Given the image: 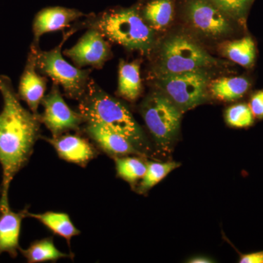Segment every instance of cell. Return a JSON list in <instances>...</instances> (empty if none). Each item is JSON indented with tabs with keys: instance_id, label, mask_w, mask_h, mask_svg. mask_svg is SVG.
Segmentation results:
<instances>
[{
	"instance_id": "cell-1",
	"label": "cell",
	"mask_w": 263,
	"mask_h": 263,
	"mask_svg": "<svg viewBox=\"0 0 263 263\" xmlns=\"http://www.w3.org/2000/svg\"><path fill=\"white\" fill-rule=\"evenodd\" d=\"M0 94L3 100L0 112V164L3 172L0 200L8 201V190L15 174L32 155L40 136L39 116L22 106L11 79L0 75Z\"/></svg>"
},
{
	"instance_id": "cell-2",
	"label": "cell",
	"mask_w": 263,
	"mask_h": 263,
	"mask_svg": "<svg viewBox=\"0 0 263 263\" xmlns=\"http://www.w3.org/2000/svg\"><path fill=\"white\" fill-rule=\"evenodd\" d=\"M79 102V113L85 122H97L110 127L125 137L143 155L151 152L144 133L129 109L104 91L92 79Z\"/></svg>"
},
{
	"instance_id": "cell-3",
	"label": "cell",
	"mask_w": 263,
	"mask_h": 263,
	"mask_svg": "<svg viewBox=\"0 0 263 263\" xmlns=\"http://www.w3.org/2000/svg\"><path fill=\"white\" fill-rule=\"evenodd\" d=\"M94 28L111 42L123 47L148 53L155 45V32L136 7L104 12L89 20Z\"/></svg>"
},
{
	"instance_id": "cell-4",
	"label": "cell",
	"mask_w": 263,
	"mask_h": 263,
	"mask_svg": "<svg viewBox=\"0 0 263 263\" xmlns=\"http://www.w3.org/2000/svg\"><path fill=\"white\" fill-rule=\"evenodd\" d=\"M141 113L161 155H169L179 136L182 112L162 91L148 95Z\"/></svg>"
},
{
	"instance_id": "cell-5",
	"label": "cell",
	"mask_w": 263,
	"mask_h": 263,
	"mask_svg": "<svg viewBox=\"0 0 263 263\" xmlns=\"http://www.w3.org/2000/svg\"><path fill=\"white\" fill-rule=\"evenodd\" d=\"M71 35L65 36L61 43L53 49L42 51L38 46L35 50L36 68L41 75L50 78L53 84L62 86L67 98L80 100L86 93L90 80L91 70H82L66 61L62 54V47L66 40Z\"/></svg>"
},
{
	"instance_id": "cell-6",
	"label": "cell",
	"mask_w": 263,
	"mask_h": 263,
	"mask_svg": "<svg viewBox=\"0 0 263 263\" xmlns=\"http://www.w3.org/2000/svg\"><path fill=\"white\" fill-rule=\"evenodd\" d=\"M218 60L190 38L176 34L161 46L158 75L206 70L217 65Z\"/></svg>"
},
{
	"instance_id": "cell-7",
	"label": "cell",
	"mask_w": 263,
	"mask_h": 263,
	"mask_svg": "<svg viewBox=\"0 0 263 263\" xmlns=\"http://www.w3.org/2000/svg\"><path fill=\"white\" fill-rule=\"evenodd\" d=\"M209 78L206 70L164 74L158 75L157 84L183 113L207 100Z\"/></svg>"
},
{
	"instance_id": "cell-8",
	"label": "cell",
	"mask_w": 263,
	"mask_h": 263,
	"mask_svg": "<svg viewBox=\"0 0 263 263\" xmlns=\"http://www.w3.org/2000/svg\"><path fill=\"white\" fill-rule=\"evenodd\" d=\"M41 104L44 110L42 115L39 116L40 121L49 129L53 138L67 131L77 130L85 122L82 115L74 111L66 103L59 85L53 84L51 91L45 95Z\"/></svg>"
},
{
	"instance_id": "cell-9",
	"label": "cell",
	"mask_w": 263,
	"mask_h": 263,
	"mask_svg": "<svg viewBox=\"0 0 263 263\" xmlns=\"http://www.w3.org/2000/svg\"><path fill=\"white\" fill-rule=\"evenodd\" d=\"M185 11L190 25L203 35L219 38L233 32L229 18L209 0H188Z\"/></svg>"
},
{
	"instance_id": "cell-10",
	"label": "cell",
	"mask_w": 263,
	"mask_h": 263,
	"mask_svg": "<svg viewBox=\"0 0 263 263\" xmlns=\"http://www.w3.org/2000/svg\"><path fill=\"white\" fill-rule=\"evenodd\" d=\"M79 68L90 66L100 69L111 56L110 46L99 31L90 28L72 47L63 52Z\"/></svg>"
},
{
	"instance_id": "cell-11",
	"label": "cell",
	"mask_w": 263,
	"mask_h": 263,
	"mask_svg": "<svg viewBox=\"0 0 263 263\" xmlns=\"http://www.w3.org/2000/svg\"><path fill=\"white\" fill-rule=\"evenodd\" d=\"M47 78L41 76L36 68L35 50L32 45L27 64L19 81L18 95L28 105L33 114L38 115V107L45 97Z\"/></svg>"
},
{
	"instance_id": "cell-12",
	"label": "cell",
	"mask_w": 263,
	"mask_h": 263,
	"mask_svg": "<svg viewBox=\"0 0 263 263\" xmlns=\"http://www.w3.org/2000/svg\"><path fill=\"white\" fill-rule=\"evenodd\" d=\"M80 10L62 6L48 7L43 8L34 16L32 31L34 42L38 46L40 38L47 33L63 30L69 27L72 22L84 16Z\"/></svg>"
},
{
	"instance_id": "cell-13",
	"label": "cell",
	"mask_w": 263,
	"mask_h": 263,
	"mask_svg": "<svg viewBox=\"0 0 263 263\" xmlns=\"http://www.w3.org/2000/svg\"><path fill=\"white\" fill-rule=\"evenodd\" d=\"M85 131L100 148L110 155H143L125 137L99 123L87 122Z\"/></svg>"
},
{
	"instance_id": "cell-14",
	"label": "cell",
	"mask_w": 263,
	"mask_h": 263,
	"mask_svg": "<svg viewBox=\"0 0 263 263\" xmlns=\"http://www.w3.org/2000/svg\"><path fill=\"white\" fill-rule=\"evenodd\" d=\"M62 160L79 165H86L96 155L94 147L87 140L77 135H61L46 138Z\"/></svg>"
},
{
	"instance_id": "cell-15",
	"label": "cell",
	"mask_w": 263,
	"mask_h": 263,
	"mask_svg": "<svg viewBox=\"0 0 263 263\" xmlns=\"http://www.w3.org/2000/svg\"><path fill=\"white\" fill-rule=\"evenodd\" d=\"M0 254L8 252L16 255L22 219L26 211L15 213L10 210L8 201H0Z\"/></svg>"
},
{
	"instance_id": "cell-16",
	"label": "cell",
	"mask_w": 263,
	"mask_h": 263,
	"mask_svg": "<svg viewBox=\"0 0 263 263\" xmlns=\"http://www.w3.org/2000/svg\"><path fill=\"white\" fill-rule=\"evenodd\" d=\"M142 91L140 62H125L121 60L119 65V84L117 94L128 101L134 102Z\"/></svg>"
},
{
	"instance_id": "cell-17",
	"label": "cell",
	"mask_w": 263,
	"mask_h": 263,
	"mask_svg": "<svg viewBox=\"0 0 263 263\" xmlns=\"http://www.w3.org/2000/svg\"><path fill=\"white\" fill-rule=\"evenodd\" d=\"M26 216L34 218L41 221L55 234L67 240L69 245L72 237L79 235L81 233L71 221L70 216L65 213L48 212L43 214H32L26 212Z\"/></svg>"
},
{
	"instance_id": "cell-18",
	"label": "cell",
	"mask_w": 263,
	"mask_h": 263,
	"mask_svg": "<svg viewBox=\"0 0 263 263\" xmlns=\"http://www.w3.org/2000/svg\"><path fill=\"white\" fill-rule=\"evenodd\" d=\"M250 83L241 76L222 78L213 81L210 91L215 98L224 101L231 102L243 98L248 91Z\"/></svg>"
},
{
	"instance_id": "cell-19",
	"label": "cell",
	"mask_w": 263,
	"mask_h": 263,
	"mask_svg": "<svg viewBox=\"0 0 263 263\" xmlns=\"http://www.w3.org/2000/svg\"><path fill=\"white\" fill-rule=\"evenodd\" d=\"M221 50L224 57L246 68L252 67L255 62V43L249 36L224 43Z\"/></svg>"
},
{
	"instance_id": "cell-20",
	"label": "cell",
	"mask_w": 263,
	"mask_h": 263,
	"mask_svg": "<svg viewBox=\"0 0 263 263\" xmlns=\"http://www.w3.org/2000/svg\"><path fill=\"white\" fill-rule=\"evenodd\" d=\"M174 15L171 0H154L145 6L142 16L152 29H163L171 23Z\"/></svg>"
},
{
	"instance_id": "cell-21",
	"label": "cell",
	"mask_w": 263,
	"mask_h": 263,
	"mask_svg": "<svg viewBox=\"0 0 263 263\" xmlns=\"http://www.w3.org/2000/svg\"><path fill=\"white\" fill-rule=\"evenodd\" d=\"M19 249L28 262L32 263L56 261L59 259L70 257L69 254L63 253L57 249L51 238L34 242L28 249Z\"/></svg>"
},
{
	"instance_id": "cell-22",
	"label": "cell",
	"mask_w": 263,
	"mask_h": 263,
	"mask_svg": "<svg viewBox=\"0 0 263 263\" xmlns=\"http://www.w3.org/2000/svg\"><path fill=\"white\" fill-rule=\"evenodd\" d=\"M181 164L176 162H155L146 163V171L140 184L139 190L141 193H146L155 185L160 183L162 179L179 167Z\"/></svg>"
},
{
	"instance_id": "cell-23",
	"label": "cell",
	"mask_w": 263,
	"mask_h": 263,
	"mask_svg": "<svg viewBox=\"0 0 263 263\" xmlns=\"http://www.w3.org/2000/svg\"><path fill=\"white\" fill-rule=\"evenodd\" d=\"M117 174L131 184L143 179L146 171V163L136 157H117L115 159Z\"/></svg>"
},
{
	"instance_id": "cell-24",
	"label": "cell",
	"mask_w": 263,
	"mask_h": 263,
	"mask_svg": "<svg viewBox=\"0 0 263 263\" xmlns=\"http://www.w3.org/2000/svg\"><path fill=\"white\" fill-rule=\"evenodd\" d=\"M229 18L245 23L254 0H209Z\"/></svg>"
},
{
	"instance_id": "cell-25",
	"label": "cell",
	"mask_w": 263,
	"mask_h": 263,
	"mask_svg": "<svg viewBox=\"0 0 263 263\" xmlns=\"http://www.w3.org/2000/svg\"><path fill=\"white\" fill-rule=\"evenodd\" d=\"M254 118L249 105L236 104L227 109L226 120L228 125L235 128H247L254 124Z\"/></svg>"
},
{
	"instance_id": "cell-26",
	"label": "cell",
	"mask_w": 263,
	"mask_h": 263,
	"mask_svg": "<svg viewBox=\"0 0 263 263\" xmlns=\"http://www.w3.org/2000/svg\"><path fill=\"white\" fill-rule=\"evenodd\" d=\"M249 106L254 118L263 119V90L257 91L252 95Z\"/></svg>"
},
{
	"instance_id": "cell-27",
	"label": "cell",
	"mask_w": 263,
	"mask_h": 263,
	"mask_svg": "<svg viewBox=\"0 0 263 263\" xmlns=\"http://www.w3.org/2000/svg\"><path fill=\"white\" fill-rule=\"evenodd\" d=\"M240 263H263V251L251 252V253L240 254Z\"/></svg>"
},
{
	"instance_id": "cell-28",
	"label": "cell",
	"mask_w": 263,
	"mask_h": 263,
	"mask_svg": "<svg viewBox=\"0 0 263 263\" xmlns=\"http://www.w3.org/2000/svg\"><path fill=\"white\" fill-rule=\"evenodd\" d=\"M212 259L208 258L206 257H202V256H197V257H193L189 259L188 262L190 263H210L213 262Z\"/></svg>"
}]
</instances>
